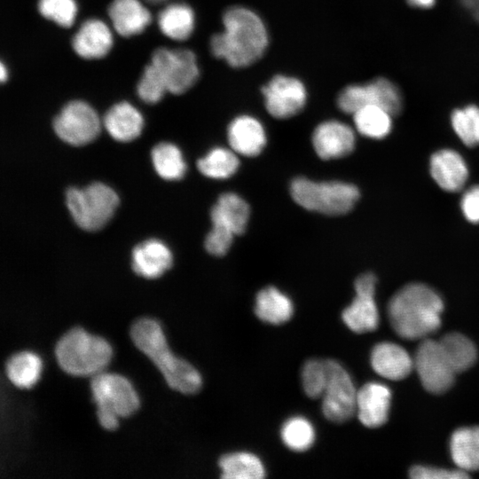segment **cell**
<instances>
[{
	"label": "cell",
	"mask_w": 479,
	"mask_h": 479,
	"mask_svg": "<svg viewBox=\"0 0 479 479\" xmlns=\"http://www.w3.org/2000/svg\"><path fill=\"white\" fill-rule=\"evenodd\" d=\"M118 204L117 193L100 182L83 188L70 187L66 191V205L73 220L88 232L103 228L114 216Z\"/></svg>",
	"instance_id": "52a82bcc"
},
{
	"label": "cell",
	"mask_w": 479,
	"mask_h": 479,
	"mask_svg": "<svg viewBox=\"0 0 479 479\" xmlns=\"http://www.w3.org/2000/svg\"><path fill=\"white\" fill-rule=\"evenodd\" d=\"M391 392L384 384L368 382L357 392L356 413L359 421L367 428L383 425L389 416Z\"/></svg>",
	"instance_id": "2e32d148"
},
{
	"label": "cell",
	"mask_w": 479,
	"mask_h": 479,
	"mask_svg": "<svg viewBox=\"0 0 479 479\" xmlns=\"http://www.w3.org/2000/svg\"><path fill=\"white\" fill-rule=\"evenodd\" d=\"M312 145L322 160L338 159L349 154L355 148L354 130L340 121L319 123L312 134Z\"/></svg>",
	"instance_id": "9a60e30c"
},
{
	"label": "cell",
	"mask_w": 479,
	"mask_h": 479,
	"mask_svg": "<svg viewBox=\"0 0 479 479\" xmlns=\"http://www.w3.org/2000/svg\"><path fill=\"white\" fill-rule=\"evenodd\" d=\"M450 452L459 469L466 472L479 470V426L455 430L450 439Z\"/></svg>",
	"instance_id": "484cf974"
},
{
	"label": "cell",
	"mask_w": 479,
	"mask_h": 479,
	"mask_svg": "<svg viewBox=\"0 0 479 479\" xmlns=\"http://www.w3.org/2000/svg\"><path fill=\"white\" fill-rule=\"evenodd\" d=\"M247 201L234 192L222 193L210 212L212 225L224 227L235 235L242 234L249 219Z\"/></svg>",
	"instance_id": "7402d4cb"
},
{
	"label": "cell",
	"mask_w": 479,
	"mask_h": 479,
	"mask_svg": "<svg viewBox=\"0 0 479 479\" xmlns=\"http://www.w3.org/2000/svg\"><path fill=\"white\" fill-rule=\"evenodd\" d=\"M103 124L109 135L120 142H129L142 132L144 120L141 114L130 103L113 106L105 114Z\"/></svg>",
	"instance_id": "cb8c5ba5"
},
{
	"label": "cell",
	"mask_w": 479,
	"mask_h": 479,
	"mask_svg": "<svg viewBox=\"0 0 479 479\" xmlns=\"http://www.w3.org/2000/svg\"><path fill=\"white\" fill-rule=\"evenodd\" d=\"M235 234L229 230L213 225L205 239V248L216 256L224 255L230 249Z\"/></svg>",
	"instance_id": "f35d334b"
},
{
	"label": "cell",
	"mask_w": 479,
	"mask_h": 479,
	"mask_svg": "<svg viewBox=\"0 0 479 479\" xmlns=\"http://www.w3.org/2000/svg\"><path fill=\"white\" fill-rule=\"evenodd\" d=\"M145 1H147L148 3L155 4L162 3V2H164L166 0H145Z\"/></svg>",
	"instance_id": "f6af8a7d"
},
{
	"label": "cell",
	"mask_w": 479,
	"mask_h": 479,
	"mask_svg": "<svg viewBox=\"0 0 479 479\" xmlns=\"http://www.w3.org/2000/svg\"><path fill=\"white\" fill-rule=\"evenodd\" d=\"M43 362L35 352L23 350L10 357L5 365L9 381L19 389L34 387L41 377Z\"/></svg>",
	"instance_id": "4316f807"
},
{
	"label": "cell",
	"mask_w": 479,
	"mask_h": 479,
	"mask_svg": "<svg viewBox=\"0 0 479 479\" xmlns=\"http://www.w3.org/2000/svg\"><path fill=\"white\" fill-rule=\"evenodd\" d=\"M227 138L231 149L246 157L258 155L266 145L267 137L262 123L249 115L234 118L228 126Z\"/></svg>",
	"instance_id": "e0dca14e"
},
{
	"label": "cell",
	"mask_w": 479,
	"mask_h": 479,
	"mask_svg": "<svg viewBox=\"0 0 479 479\" xmlns=\"http://www.w3.org/2000/svg\"><path fill=\"white\" fill-rule=\"evenodd\" d=\"M157 174L166 180H179L186 171V163L180 149L168 142L156 145L151 152Z\"/></svg>",
	"instance_id": "d6a6232c"
},
{
	"label": "cell",
	"mask_w": 479,
	"mask_h": 479,
	"mask_svg": "<svg viewBox=\"0 0 479 479\" xmlns=\"http://www.w3.org/2000/svg\"><path fill=\"white\" fill-rule=\"evenodd\" d=\"M158 23L166 36L177 40H186L194 27V14L185 4H172L166 6L159 14Z\"/></svg>",
	"instance_id": "f1b7e54d"
},
{
	"label": "cell",
	"mask_w": 479,
	"mask_h": 479,
	"mask_svg": "<svg viewBox=\"0 0 479 479\" xmlns=\"http://www.w3.org/2000/svg\"><path fill=\"white\" fill-rule=\"evenodd\" d=\"M302 385L305 394L313 399L322 397L327 381L325 359L310 358L302 365Z\"/></svg>",
	"instance_id": "d590c367"
},
{
	"label": "cell",
	"mask_w": 479,
	"mask_h": 479,
	"mask_svg": "<svg viewBox=\"0 0 479 479\" xmlns=\"http://www.w3.org/2000/svg\"><path fill=\"white\" fill-rule=\"evenodd\" d=\"M327 381L322 398V412L330 421L342 423L356 412L357 389L347 370L334 359H325Z\"/></svg>",
	"instance_id": "ba28073f"
},
{
	"label": "cell",
	"mask_w": 479,
	"mask_h": 479,
	"mask_svg": "<svg viewBox=\"0 0 479 479\" xmlns=\"http://www.w3.org/2000/svg\"><path fill=\"white\" fill-rule=\"evenodd\" d=\"M452 126L459 139L467 146L479 145V107L470 105L456 109L451 116Z\"/></svg>",
	"instance_id": "e575fe53"
},
{
	"label": "cell",
	"mask_w": 479,
	"mask_h": 479,
	"mask_svg": "<svg viewBox=\"0 0 479 479\" xmlns=\"http://www.w3.org/2000/svg\"><path fill=\"white\" fill-rule=\"evenodd\" d=\"M172 262L170 249L156 239L146 240L137 244L131 254L133 271L145 279H156L161 276L172 266Z\"/></svg>",
	"instance_id": "ac0fdd59"
},
{
	"label": "cell",
	"mask_w": 479,
	"mask_h": 479,
	"mask_svg": "<svg viewBox=\"0 0 479 479\" xmlns=\"http://www.w3.org/2000/svg\"><path fill=\"white\" fill-rule=\"evenodd\" d=\"M439 342L456 373L467 370L475 364L477 357L475 346L465 335L459 333H450L445 334Z\"/></svg>",
	"instance_id": "4dcf8cb0"
},
{
	"label": "cell",
	"mask_w": 479,
	"mask_h": 479,
	"mask_svg": "<svg viewBox=\"0 0 479 479\" xmlns=\"http://www.w3.org/2000/svg\"><path fill=\"white\" fill-rule=\"evenodd\" d=\"M255 313L265 323L280 325L292 318L294 304L286 294L275 287L269 286L257 293Z\"/></svg>",
	"instance_id": "d4e9b609"
},
{
	"label": "cell",
	"mask_w": 479,
	"mask_h": 479,
	"mask_svg": "<svg viewBox=\"0 0 479 479\" xmlns=\"http://www.w3.org/2000/svg\"><path fill=\"white\" fill-rule=\"evenodd\" d=\"M460 207L464 216L471 223H479V185L470 187L462 196Z\"/></svg>",
	"instance_id": "60d3db41"
},
{
	"label": "cell",
	"mask_w": 479,
	"mask_h": 479,
	"mask_svg": "<svg viewBox=\"0 0 479 479\" xmlns=\"http://www.w3.org/2000/svg\"><path fill=\"white\" fill-rule=\"evenodd\" d=\"M290 193L302 208L329 216L346 214L359 199L358 188L342 181L316 182L304 177L291 181Z\"/></svg>",
	"instance_id": "8992f818"
},
{
	"label": "cell",
	"mask_w": 479,
	"mask_h": 479,
	"mask_svg": "<svg viewBox=\"0 0 479 479\" xmlns=\"http://www.w3.org/2000/svg\"><path fill=\"white\" fill-rule=\"evenodd\" d=\"M92 399L97 405V417L100 426L114 430L119 419L135 413L139 406V397L131 382L118 373L101 372L90 381Z\"/></svg>",
	"instance_id": "5b68a950"
},
{
	"label": "cell",
	"mask_w": 479,
	"mask_h": 479,
	"mask_svg": "<svg viewBox=\"0 0 479 479\" xmlns=\"http://www.w3.org/2000/svg\"><path fill=\"white\" fill-rule=\"evenodd\" d=\"M408 4L412 6L418 8H429L435 4V0H407Z\"/></svg>",
	"instance_id": "7bdbcfd3"
},
{
	"label": "cell",
	"mask_w": 479,
	"mask_h": 479,
	"mask_svg": "<svg viewBox=\"0 0 479 479\" xmlns=\"http://www.w3.org/2000/svg\"><path fill=\"white\" fill-rule=\"evenodd\" d=\"M0 78L2 82H4L7 78V70L3 64L0 67Z\"/></svg>",
	"instance_id": "ee69618b"
},
{
	"label": "cell",
	"mask_w": 479,
	"mask_h": 479,
	"mask_svg": "<svg viewBox=\"0 0 479 479\" xmlns=\"http://www.w3.org/2000/svg\"><path fill=\"white\" fill-rule=\"evenodd\" d=\"M422 386L430 393L441 394L448 390L456 373L445 357L439 341L423 339L413 358Z\"/></svg>",
	"instance_id": "7c38bea8"
},
{
	"label": "cell",
	"mask_w": 479,
	"mask_h": 479,
	"mask_svg": "<svg viewBox=\"0 0 479 479\" xmlns=\"http://www.w3.org/2000/svg\"><path fill=\"white\" fill-rule=\"evenodd\" d=\"M112 44L110 29L98 20H89L82 23L72 40L75 51L84 59H99L106 56Z\"/></svg>",
	"instance_id": "44dd1931"
},
{
	"label": "cell",
	"mask_w": 479,
	"mask_h": 479,
	"mask_svg": "<svg viewBox=\"0 0 479 479\" xmlns=\"http://www.w3.org/2000/svg\"><path fill=\"white\" fill-rule=\"evenodd\" d=\"M239 167L237 153L225 147H214L197 161L199 171L212 179L229 178L237 172Z\"/></svg>",
	"instance_id": "f546056e"
},
{
	"label": "cell",
	"mask_w": 479,
	"mask_h": 479,
	"mask_svg": "<svg viewBox=\"0 0 479 479\" xmlns=\"http://www.w3.org/2000/svg\"><path fill=\"white\" fill-rule=\"evenodd\" d=\"M262 92L268 113L279 119L295 115L306 103V89L294 77L276 75L263 87Z\"/></svg>",
	"instance_id": "5bb4252c"
},
{
	"label": "cell",
	"mask_w": 479,
	"mask_h": 479,
	"mask_svg": "<svg viewBox=\"0 0 479 479\" xmlns=\"http://www.w3.org/2000/svg\"><path fill=\"white\" fill-rule=\"evenodd\" d=\"M59 367L73 376H94L108 365L113 348L103 337L81 327L68 330L55 346Z\"/></svg>",
	"instance_id": "277c9868"
},
{
	"label": "cell",
	"mask_w": 479,
	"mask_h": 479,
	"mask_svg": "<svg viewBox=\"0 0 479 479\" xmlns=\"http://www.w3.org/2000/svg\"><path fill=\"white\" fill-rule=\"evenodd\" d=\"M168 91L165 82L156 67L150 63L145 67L137 84L139 98L148 104L159 102Z\"/></svg>",
	"instance_id": "74e56055"
},
{
	"label": "cell",
	"mask_w": 479,
	"mask_h": 479,
	"mask_svg": "<svg viewBox=\"0 0 479 479\" xmlns=\"http://www.w3.org/2000/svg\"><path fill=\"white\" fill-rule=\"evenodd\" d=\"M444 302L431 287L412 283L389 300L388 316L396 333L407 340L425 339L441 326Z\"/></svg>",
	"instance_id": "7a4b0ae2"
},
{
	"label": "cell",
	"mask_w": 479,
	"mask_h": 479,
	"mask_svg": "<svg viewBox=\"0 0 479 479\" xmlns=\"http://www.w3.org/2000/svg\"><path fill=\"white\" fill-rule=\"evenodd\" d=\"M151 63L161 75L167 90L182 94L191 89L199 77V67L194 53L186 49L158 48Z\"/></svg>",
	"instance_id": "8fae6325"
},
{
	"label": "cell",
	"mask_w": 479,
	"mask_h": 479,
	"mask_svg": "<svg viewBox=\"0 0 479 479\" xmlns=\"http://www.w3.org/2000/svg\"><path fill=\"white\" fill-rule=\"evenodd\" d=\"M108 14L113 25L122 36L139 34L150 24V12L138 0H114Z\"/></svg>",
	"instance_id": "603a6c76"
},
{
	"label": "cell",
	"mask_w": 479,
	"mask_h": 479,
	"mask_svg": "<svg viewBox=\"0 0 479 479\" xmlns=\"http://www.w3.org/2000/svg\"><path fill=\"white\" fill-rule=\"evenodd\" d=\"M224 30L210 41L212 53L233 67H245L257 61L268 45V35L262 20L241 6L226 10Z\"/></svg>",
	"instance_id": "6da1fadb"
},
{
	"label": "cell",
	"mask_w": 479,
	"mask_h": 479,
	"mask_svg": "<svg viewBox=\"0 0 479 479\" xmlns=\"http://www.w3.org/2000/svg\"><path fill=\"white\" fill-rule=\"evenodd\" d=\"M100 120L95 110L82 101H71L54 118L53 129L64 142L84 145L93 141L100 132Z\"/></svg>",
	"instance_id": "30bf717a"
},
{
	"label": "cell",
	"mask_w": 479,
	"mask_h": 479,
	"mask_svg": "<svg viewBox=\"0 0 479 479\" xmlns=\"http://www.w3.org/2000/svg\"><path fill=\"white\" fill-rule=\"evenodd\" d=\"M430 174L436 183L447 192L459 191L468 177L467 166L462 156L454 150L443 149L432 154Z\"/></svg>",
	"instance_id": "d6986e66"
},
{
	"label": "cell",
	"mask_w": 479,
	"mask_h": 479,
	"mask_svg": "<svg viewBox=\"0 0 479 479\" xmlns=\"http://www.w3.org/2000/svg\"><path fill=\"white\" fill-rule=\"evenodd\" d=\"M463 5L472 13L473 17L479 21V0H460Z\"/></svg>",
	"instance_id": "b9f144b4"
},
{
	"label": "cell",
	"mask_w": 479,
	"mask_h": 479,
	"mask_svg": "<svg viewBox=\"0 0 479 479\" xmlns=\"http://www.w3.org/2000/svg\"><path fill=\"white\" fill-rule=\"evenodd\" d=\"M402 103L399 90L385 78H377L365 84L347 86L337 98L340 110L352 114L362 107L375 106L397 115L402 109Z\"/></svg>",
	"instance_id": "9c48e42d"
},
{
	"label": "cell",
	"mask_w": 479,
	"mask_h": 479,
	"mask_svg": "<svg viewBox=\"0 0 479 479\" xmlns=\"http://www.w3.org/2000/svg\"><path fill=\"white\" fill-rule=\"evenodd\" d=\"M413 479H464L469 477L467 472L461 469H445L427 466H414L410 470Z\"/></svg>",
	"instance_id": "ab89813d"
},
{
	"label": "cell",
	"mask_w": 479,
	"mask_h": 479,
	"mask_svg": "<svg viewBox=\"0 0 479 479\" xmlns=\"http://www.w3.org/2000/svg\"><path fill=\"white\" fill-rule=\"evenodd\" d=\"M373 369L383 378L400 381L413 368V358L401 346L389 342L376 344L371 352Z\"/></svg>",
	"instance_id": "ffe728a7"
},
{
	"label": "cell",
	"mask_w": 479,
	"mask_h": 479,
	"mask_svg": "<svg viewBox=\"0 0 479 479\" xmlns=\"http://www.w3.org/2000/svg\"><path fill=\"white\" fill-rule=\"evenodd\" d=\"M392 114L385 109L368 106L362 107L353 114V121L357 130L363 136L381 139L391 130Z\"/></svg>",
	"instance_id": "1f68e13d"
},
{
	"label": "cell",
	"mask_w": 479,
	"mask_h": 479,
	"mask_svg": "<svg viewBox=\"0 0 479 479\" xmlns=\"http://www.w3.org/2000/svg\"><path fill=\"white\" fill-rule=\"evenodd\" d=\"M38 9L43 17L64 27L73 25L77 12L75 0H39Z\"/></svg>",
	"instance_id": "8d00e7d4"
},
{
	"label": "cell",
	"mask_w": 479,
	"mask_h": 479,
	"mask_svg": "<svg viewBox=\"0 0 479 479\" xmlns=\"http://www.w3.org/2000/svg\"><path fill=\"white\" fill-rule=\"evenodd\" d=\"M130 334L134 345L157 366L169 388L183 394H194L200 389V373L171 351L158 321L139 318L131 326Z\"/></svg>",
	"instance_id": "3957f363"
},
{
	"label": "cell",
	"mask_w": 479,
	"mask_h": 479,
	"mask_svg": "<svg viewBox=\"0 0 479 479\" xmlns=\"http://www.w3.org/2000/svg\"><path fill=\"white\" fill-rule=\"evenodd\" d=\"M356 296L342 313L343 323L354 333L374 331L379 325V312L374 300L376 277L366 272L355 280Z\"/></svg>",
	"instance_id": "4fadbf2b"
},
{
	"label": "cell",
	"mask_w": 479,
	"mask_h": 479,
	"mask_svg": "<svg viewBox=\"0 0 479 479\" xmlns=\"http://www.w3.org/2000/svg\"><path fill=\"white\" fill-rule=\"evenodd\" d=\"M283 444L294 452H304L314 444L316 433L312 423L305 417L296 415L284 421L280 428Z\"/></svg>",
	"instance_id": "836d02e7"
},
{
	"label": "cell",
	"mask_w": 479,
	"mask_h": 479,
	"mask_svg": "<svg viewBox=\"0 0 479 479\" xmlns=\"http://www.w3.org/2000/svg\"><path fill=\"white\" fill-rule=\"evenodd\" d=\"M221 477L225 479H261L266 470L261 459L249 452H233L223 455L218 462Z\"/></svg>",
	"instance_id": "83f0119b"
}]
</instances>
